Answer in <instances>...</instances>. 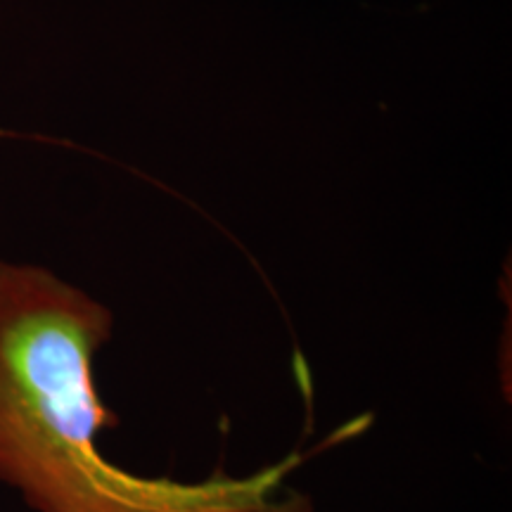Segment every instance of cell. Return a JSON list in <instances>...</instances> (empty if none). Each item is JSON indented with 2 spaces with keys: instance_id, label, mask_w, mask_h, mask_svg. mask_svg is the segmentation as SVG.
<instances>
[{
  "instance_id": "1",
  "label": "cell",
  "mask_w": 512,
  "mask_h": 512,
  "mask_svg": "<svg viewBox=\"0 0 512 512\" xmlns=\"http://www.w3.org/2000/svg\"><path fill=\"white\" fill-rule=\"evenodd\" d=\"M114 313L46 266L0 259V484L31 512H316L302 453L247 475H140L100 448L119 427L95 375Z\"/></svg>"
}]
</instances>
